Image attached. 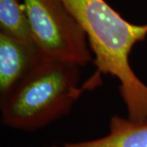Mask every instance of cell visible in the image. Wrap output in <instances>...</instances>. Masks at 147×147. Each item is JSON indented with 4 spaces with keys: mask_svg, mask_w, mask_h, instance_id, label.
Wrapping results in <instances>:
<instances>
[{
    "mask_svg": "<svg viewBox=\"0 0 147 147\" xmlns=\"http://www.w3.org/2000/svg\"><path fill=\"white\" fill-rule=\"evenodd\" d=\"M79 65L43 58L11 93L0 100L2 121L26 131L41 128L65 115L84 91L100 79L96 71L79 87Z\"/></svg>",
    "mask_w": 147,
    "mask_h": 147,
    "instance_id": "obj_1",
    "label": "cell"
},
{
    "mask_svg": "<svg viewBox=\"0 0 147 147\" xmlns=\"http://www.w3.org/2000/svg\"><path fill=\"white\" fill-rule=\"evenodd\" d=\"M24 7L43 57L79 66L92 61L85 32L61 0H24Z\"/></svg>",
    "mask_w": 147,
    "mask_h": 147,
    "instance_id": "obj_2",
    "label": "cell"
},
{
    "mask_svg": "<svg viewBox=\"0 0 147 147\" xmlns=\"http://www.w3.org/2000/svg\"><path fill=\"white\" fill-rule=\"evenodd\" d=\"M53 147H147V121L137 123L115 115L107 136L88 142Z\"/></svg>",
    "mask_w": 147,
    "mask_h": 147,
    "instance_id": "obj_4",
    "label": "cell"
},
{
    "mask_svg": "<svg viewBox=\"0 0 147 147\" xmlns=\"http://www.w3.org/2000/svg\"><path fill=\"white\" fill-rule=\"evenodd\" d=\"M1 34L23 42H33L26 8L19 0H0Z\"/></svg>",
    "mask_w": 147,
    "mask_h": 147,
    "instance_id": "obj_5",
    "label": "cell"
},
{
    "mask_svg": "<svg viewBox=\"0 0 147 147\" xmlns=\"http://www.w3.org/2000/svg\"><path fill=\"white\" fill-rule=\"evenodd\" d=\"M43 58L34 42L0 34V100L15 89Z\"/></svg>",
    "mask_w": 147,
    "mask_h": 147,
    "instance_id": "obj_3",
    "label": "cell"
}]
</instances>
